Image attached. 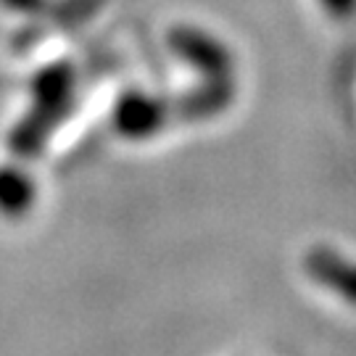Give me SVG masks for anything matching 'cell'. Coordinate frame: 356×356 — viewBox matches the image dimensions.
<instances>
[{"label": "cell", "instance_id": "cell-2", "mask_svg": "<svg viewBox=\"0 0 356 356\" xmlns=\"http://www.w3.org/2000/svg\"><path fill=\"white\" fill-rule=\"evenodd\" d=\"M169 45L179 53V58H188L209 74L225 76L229 72V51L209 32H201L195 26H175L169 32Z\"/></svg>", "mask_w": 356, "mask_h": 356}, {"label": "cell", "instance_id": "cell-6", "mask_svg": "<svg viewBox=\"0 0 356 356\" xmlns=\"http://www.w3.org/2000/svg\"><path fill=\"white\" fill-rule=\"evenodd\" d=\"M11 6H16V8H40L45 0H8Z\"/></svg>", "mask_w": 356, "mask_h": 356}, {"label": "cell", "instance_id": "cell-4", "mask_svg": "<svg viewBox=\"0 0 356 356\" xmlns=\"http://www.w3.org/2000/svg\"><path fill=\"white\" fill-rule=\"evenodd\" d=\"M35 201V185L22 169H0V211L24 214Z\"/></svg>", "mask_w": 356, "mask_h": 356}, {"label": "cell", "instance_id": "cell-1", "mask_svg": "<svg viewBox=\"0 0 356 356\" xmlns=\"http://www.w3.org/2000/svg\"><path fill=\"white\" fill-rule=\"evenodd\" d=\"M304 272L325 291L356 306V261L335 248L314 245L304 254Z\"/></svg>", "mask_w": 356, "mask_h": 356}, {"label": "cell", "instance_id": "cell-5", "mask_svg": "<svg viewBox=\"0 0 356 356\" xmlns=\"http://www.w3.org/2000/svg\"><path fill=\"white\" fill-rule=\"evenodd\" d=\"M319 6L325 8L330 19H338V22L356 16V0H319Z\"/></svg>", "mask_w": 356, "mask_h": 356}, {"label": "cell", "instance_id": "cell-3", "mask_svg": "<svg viewBox=\"0 0 356 356\" xmlns=\"http://www.w3.org/2000/svg\"><path fill=\"white\" fill-rule=\"evenodd\" d=\"M164 116L166 111L161 101H156L153 95H145V92H129L116 103L114 127L119 135H124L129 140H143L164 127Z\"/></svg>", "mask_w": 356, "mask_h": 356}]
</instances>
